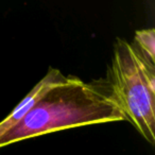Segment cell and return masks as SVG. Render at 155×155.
I'll return each mask as SVG.
<instances>
[{
  "mask_svg": "<svg viewBox=\"0 0 155 155\" xmlns=\"http://www.w3.org/2000/svg\"><path fill=\"white\" fill-rule=\"evenodd\" d=\"M123 120L127 117L110 91L69 75L50 87L17 124L0 136V148L62 130Z\"/></svg>",
  "mask_w": 155,
  "mask_h": 155,
  "instance_id": "obj_1",
  "label": "cell"
},
{
  "mask_svg": "<svg viewBox=\"0 0 155 155\" xmlns=\"http://www.w3.org/2000/svg\"><path fill=\"white\" fill-rule=\"evenodd\" d=\"M110 91L137 132L155 143V65L131 43L118 39L108 68Z\"/></svg>",
  "mask_w": 155,
  "mask_h": 155,
  "instance_id": "obj_2",
  "label": "cell"
},
{
  "mask_svg": "<svg viewBox=\"0 0 155 155\" xmlns=\"http://www.w3.org/2000/svg\"><path fill=\"white\" fill-rule=\"evenodd\" d=\"M66 75H64L58 69L49 68L47 74L31 89V91L21 100L19 104L11 112V114L5 117L2 121H0V136H2L5 132L17 124L33 108V106L37 103L41 97L54 84L62 81Z\"/></svg>",
  "mask_w": 155,
  "mask_h": 155,
  "instance_id": "obj_3",
  "label": "cell"
},
{
  "mask_svg": "<svg viewBox=\"0 0 155 155\" xmlns=\"http://www.w3.org/2000/svg\"><path fill=\"white\" fill-rule=\"evenodd\" d=\"M138 53L149 63L155 65V30L153 28L136 31L131 43Z\"/></svg>",
  "mask_w": 155,
  "mask_h": 155,
  "instance_id": "obj_4",
  "label": "cell"
}]
</instances>
